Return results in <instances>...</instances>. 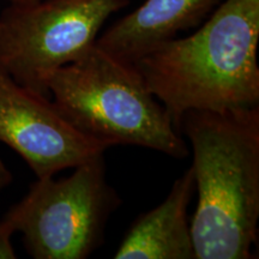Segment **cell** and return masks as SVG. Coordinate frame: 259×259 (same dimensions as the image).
<instances>
[{"mask_svg": "<svg viewBox=\"0 0 259 259\" xmlns=\"http://www.w3.org/2000/svg\"><path fill=\"white\" fill-rule=\"evenodd\" d=\"M9 4L11 5H28V4H34V3L41 2V0H8Z\"/></svg>", "mask_w": 259, "mask_h": 259, "instance_id": "cell-11", "label": "cell"}, {"mask_svg": "<svg viewBox=\"0 0 259 259\" xmlns=\"http://www.w3.org/2000/svg\"><path fill=\"white\" fill-rule=\"evenodd\" d=\"M130 0H41L0 14V69L50 96L48 79L95 45L106 21Z\"/></svg>", "mask_w": 259, "mask_h": 259, "instance_id": "cell-5", "label": "cell"}, {"mask_svg": "<svg viewBox=\"0 0 259 259\" xmlns=\"http://www.w3.org/2000/svg\"><path fill=\"white\" fill-rule=\"evenodd\" d=\"M15 232L14 225L6 216L0 219V259L17 258L11 241Z\"/></svg>", "mask_w": 259, "mask_h": 259, "instance_id": "cell-9", "label": "cell"}, {"mask_svg": "<svg viewBox=\"0 0 259 259\" xmlns=\"http://www.w3.org/2000/svg\"><path fill=\"white\" fill-rule=\"evenodd\" d=\"M0 142L27 162L36 179L54 177L113 148L77 128L47 96L0 69Z\"/></svg>", "mask_w": 259, "mask_h": 259, "instance_id": "cell-6", "label": "cell"}, {"mask_svg": "<svg viewBox=\"0 0 259 259\" xmlns=\"http://www.w3.org/2000/svg\"><path fill=\"white\" fill-rule=\"evenodd\" d=\"M189 139L198 204L191 222L196 259L253 258L259 220V105L190 111Z\"/></svg>", "mask_w": 259, "mask_h": 259, "instance_id": "cell-1", "label": "cell"}, {"mask_svg": "<svg viewBox=\"0 0 259 259\" xmlns=\"http://www.w3.org/2000/svg\"><path fill=\"white\" fill-rule=\"evenodd\" d=\"M59 111L84 134L112 147L137 145L184 160L189 149L135 64L96 45L48 79Z\"/></svg>", "mask_w": 259, "mask_h": 259, "instance_id": "cell-3", "label": "cell"}, {"mask_svg": "<svg viewBox=\"0 0 259 259\" xmlns=\"http://www.w3.org/2000/svg\"><path fill=\"white\" fill-rule=\"evenodd\" d=\"M14 180L12 173L10 171L8 166L0 160V191H3L5 187H8Z\"/></svg>", "mask_w": 259, "mask_h": 259, "instance_id": "cell-10", "label": "cell"}, {"mask_svg": "<svg viewBox=\"0 0 259 259\" xmlns=\"http://www.w3.org/2000/svg\"><path fill=\"white\" fill-rule=\"evenodd\" d=\"M196 191L192 167L174 181L160 205L128 228L113 258L196 259L187 209Z\"/></svg>", "mask_w": 259, "mask_h": 259, "instance_id": "cell-8", "label": "cell"}, {"mask_svg": "<svg viewBox=\"0 0 259 259\" xmlns=\"http://www.w3.org/2000/svg\"><path fill=\"white\" fill-rule=\"evenodd\" d=\"M64 179H37L6 212L35 259H85L105 241L121 198L106 178L103 155L73 168Z\"/></svg>", "mask_w": 259, "mask_h": 259, "instance_id": "cell-4", "label": "cell"}, {"mask_svg": "<svg viewBox=\"0 0 259 259\" xmlns=\"http://www.w3.org/2000/svg\"><path fill=\"white\" fill-rule=\"evenodd\" d=\"M222 0H145L116 21L95 45L126 63L141 59L180 32L199 27Z\"/></svg>", "mask_w": 259, "mask_h": 259, "instance_id": "cell-7", "label": "cell"}, {"mask_svg": "<svg viewBox=\"0 0 259 259\" xmlns=\"http://www.w3.org/2000/svg\"><path fill=\"white\" fill-rule=\"evenodd\" d=\"M259 0H222L198 30L135 61L179 130L190 111L259 105Z\"/></svg>", "mask_w": 259, "mask_h": 259, "instance_id": "cell-2", "label": "cell"}]
</instances>
